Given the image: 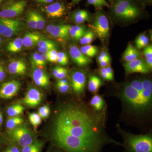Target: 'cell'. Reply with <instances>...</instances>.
<instances>
[{
	"label": "cell",
	"mask_w": 152,
	"mask_h": 152,
	"mask_svg": "<svg viewBox=\"0 0 152 152\" xmlns=\"http://www.w3.org/2000/svg\"><path fill=\"white\" fill-rule=\"evenodd\" d=\"M107 108L96 111L85 102H69L60 105L51 130L54 146L66 152H103L109 144L122 146L107 134Z\"/></svg>",
	"instance_id": "obj_1"
},
{
	"label": "cell",
	"mask_w": 152,
	"mask_h": 152,
	"mask_svg": "<svg viewBox=\"0 0 152 152\" xmlns=\"http://www.w3.org/2000/svg\"><path fill=\"white\" fill-rule=\"evenodd\" d=\"M116 96L121 101L123 113L130 122L143 126L150 122L152 110V83L137 79L121 85Z\"/></svg>",
	"instance_id": "obj_2"
},
{
	"label": "cell",
	"mask_w": 152,
	"mask_h": 152,
	"mask_svg": "<svg viewBox=\"0 0 152 152\" xmlns=\"http://www.w3.org/2000/svg\"><path fill=\"white\" fill-rule=\"evenodd\" d=\"M143 4L137 0H115L110 5V14L115 18L124 21L134 20L145 12Z\"/></svg>",
	"instance_id": "obj_3"
},
{
	"label": "cell",
	"mask_w": 152,
	"mask_h": 152,
	"mask_svg": "<svg viewBox=\"0 0 152 152\" xmlns=\"http://www.w3.org/2000/svg\"><path fill=\"white\" fill-rule=\"evenodd\" d=\"M116 128L124 140L122 146L124 148V152H152V136L151 133L134 134L123 130L119 124H116Z\"/></svg>",
	"instance_id": "obj_4"
},
{
	"label": "cell",
	"mask_w": 152,
	"mask_h": 152,
	"mask_svg": "<svg viewBox=\"0 0 152 152\" xmlns=\"http://www.w3.org/2000/svg\"><path fill=\"white\" fill-rule=\"evenodd\" d=\"M9 141L20 148L29 145L36 140L35 135L27 126L21 125L8 131Z\"/></svg>",
	"instance_id": "obj_5"
},
{
	"label": "cell",
	"mask_w": 152,
	"mask_h": 152,
	"mask_svg": "<svg viewBox=\"0 0 152 152\" xmlns=\"http://www.w3.org/2000/svg\"><path fill=\"white\" fill-rule=\"evenodd\" d=\"M92 23L89 25V26L98 37L104 39L108 37L110 30L109 21L102 9H97Z\"/></svg>",
	"instance_id": "obj_6"
},
{
	"label": "cell",
	"mask_w": 152,
	"mask_h": 152,
	"mask_svg": "<svg viewBox=\"0 0 152 152\" xmlns=\"http://www.w3.org/2000/svg\"><path fill=\"white\" fill-rule=\"evenodd\" d=\"M71 86L74 93L77 96L83 95L87 82L86 72L83 70H76L71 75Z\"/></svg>",
	"instance_id": "obj_7"
},
{
	"label": "cell",
	"mask_w": 152,
	"mask_h": 152,
	"mask_svg": "<svg viewBox=\"0 0 152 152\" xmlns=\"http://www.w3.org/2000/svg\"><path fill=\"white\" fill-rule=\"evenodd\" d=\"M21 23L17 19L0 18V35L10 38L19 32Z\"/></svg>",
	"instance_id": "obj_8"
},
{
	"label": "cell",
	"mask_w": 152,
	"mask_h": 152,
	"mask_svg": "<svg viewBox=\"0 0 152 152\" xmlns=\"http://www.w3.org/2000/svg\"><path fill=\"white\" fill-rule=\"evenodd\" d=\"M26 5V1H10L7 3L0 11V18L12 19L23 12Z\"/></svg>",
	"instance_id": "obj_9"
},
{
	"label": "cell",
	"mask_w": 152,
	"mask_h": 152,
	"mask_svg": "<svg viewBox=\"0 0 152 152\" xmlns=\"http://www.w3.org/2000/svg\"><path fill=\"white\" fill-rule=\"evenodd\" d=\"M42 10L48 18H59L66 14L68 7L63 2L57 1L45 7Z\"/></svg>",
	"instance_id": "obj_10"
},
{
	"label": "cell",
	"mask_w": 152,
	"mask_h": 152,
	"mask_svg": "<svg viewBox=\"0 0 152 152\" xmlns=\"http://www.w3.org/2000/svg\"><path fill=\"white\" fill-rule=\"evenodd\" d=\"M125 72L127 75L139 73L143 74L149 73L151 69L141 59L138 58L130 62H126L124 64Z\"/></svg>",
	"instance_id": "obj_11"
},
{
	"label": "cell",
	"mask_w": 152,
	"mask_h": 152,
	"mask_svg": "<svg viewBox=\"0 0 152 152\" xmlns=\"http://www.w3.org/2000/svg\"><path fill=\"white\" fill-rule=\"evenodd\" d=\"M42 93L37 89L31 87L28 89L21 102L29 107H36L41 103L43 99Z\"/></svg>",
	"instance_id": "obj_12"
},
{
	"label": "cell",
	"mask_w": 152,
	"mask_h": 152,
	"mask_svg": "<svg viewBox=\"0 0 152 152\" xmlns=\"http://www.w3.org/2000/svg\"><path fill=\"white\" fill-rule=\"evenodd\" d=\"M20 87V82L15 80L4 83L0 87V98L4 99H12L18 93Z\"/></svg>",
	"instance_id": "obj_13"
},
{
	"label": "cell",
	"mask_w": 152,
	"mask_h": 152,
	"mask_svg": "<svg viewBox=\"0 0 152 152\" xmlns=\"http://www.w3.org/2000/svg\"><path fill=\"white\" fill-rule=\"evenodd\" d=\"M69 53L73 61L79 66H86L91 63V59L84 55L75 45H71L69 47Z\"/></svg>",
	"instance_id": "obj_14"
},
{
	"label": "cell",
	"mask_w": 152,
	"mask_h": 152,
	"mask_svg": "<svg viewBox=\"0 0 152 152\" xmlns=\"http://www.w3.org/2000/svg\"><path fill=\"white\" fill-rule=\"evenodd\" d=\"M32 77L38 86L47 88L50 86V77L48 73L42 69L36 68L33 70Z\"/></svg>",
	"instance_id": "obj_15"
},
{
	"label": "cell",
	"mask_w": 152,
	"mask_h": 152,
	"mask_svg": "<svg viewBox=\"0 0 152 152\" xmlns=\"http://www.w3.org/2000/svg\"><path fill=\"white\" fill-rule=\"evenodd\" d=\"M8 69L10 73L12 75H23L26 72V65L21 60L13 61L9 64Z\"/></svg>",
	"instance_id": "obj_16"
},
{
	"label": "cell",
	"mask_w": 152,
	"mask_h": 152,
	"mask_svg": "<svg viewBox=\"0 0 152 152\" xmlns=\"http://www.w3.org/2000/svg\"><path fill=\"white\" fill-rule=\"evenodd\" d=\"M91 14L86 10H79L74 11L71 15V18L75 23L82 24L89 20Z\"/></svg>",
	"instance_id": "obj_17"
},
{
	"label": "cell",
	"mask_w": 152,
	"mask_h": 152,
	"mask_svg": "<svg viewBox=\"0 0 152 152\" xmlns=\"http://www.w3.org/2000/svg\"><path fill=\"white\" fill-rule=\"evenodd\" d=\"M141 55L140 52L139 51L132 45L129 44L124 53L123 59L126 62H130L140 58Z\"/></svg>",
	"instance_id": "obj_18"
},
{
	"label": "cell",
	"mask_w": 152,
	"mask_h": 152,
	"mask_svg": "<svg viewBox=\"0 0 152 152\" xmlns=\"http://www.w3.org/2000/svg\"><path fill=\"white\" fill-rule=\"evenodd\" d=\"M70 26L68 25H59L55 26L50 33L51 35L57 38L64 39L69 35V29Z\"/></svg>",
	"instance_id": "obj_19"
},
{
	"label": "cell",
	"mask_w": 152,
	"mask_h": 152,
	"mask_svg": "<svg viewBox=\"0 0 152 152\" xmlns=\"http://www.w3.org/2000/svg\"><path fill=\"white\" fill-rule=\"evenodd\" d=\"M90 105L96 111H102L107 108L104 100L100 95L96 94L92 98L90 102Z\"/></svg>",
	"instance_id": "obj_20"
},
{
	"label": "cell",
	"mask_w": 152,
	"mask_h": 152,
	"mask_svg": "<svg viewBox=\"0 0 152 152\" xmlns=\"http://www.w3.org/2000/svg\"><path fill=\"white\" fill-rule=\"evenodd\" d=\"M102 84V81L99 77L95 75H91L88 83V89L91 92L96 95Z\"/></svg>",
	"instance_id": "obj_21"
},
{
	"label": "cell",
	"mask_w": 152,
	"mask_h": 152,
	"mask_svg": "<svg viewBox=\"0 0 152 152\" xmlns=\"http://www.w3.org/2000/svg\"><path fill=\"white\" fill-rule=\"evenodd\" d=\"M86 31L83 26L75 25L70 26L69 29V35L76 41L80 40Z\"/></svg>",
	"instance_id": "obj_22"
},
{
	"label": "cell",
	"mask_w": 152,
	"mask_h": 152,
	"mask_svg": "<svg viewBox=\"0 0 152 152\" xmlns=\"http://www.w3.org/2000/svg\"><path fill=\"white\" fill-rule=\"evenodd\" d=\"M23 45L30 48L37 44L41 39V37L35 33H28L26 34L23 39Z\"/></svg>",
	"instance_id": "obj_23"
},
{
	"label": "cell",
	"mask_w": 152,
	"mask_h": 152,
	"mask_svg": "<svg viewBox=\"0 0 152 152\" xmlns=\"http://www.w3.org/2000/svg\"><path fill=\"white\" fill-rule=\"evenodd\" d=\"M45 145L43 141L36 139L32 143L21 148V152H42Z\"/></svg>",
	"instance_id": "obj_24"
},
{
	"label": "cell",
	"mask_w": 152,
	"mask_h": 152,
	"mask_svg": "<svg viewBox=\"0 0 152 152\" xmlns=\"http://www.w3.org/2000/svg\"><path fill=\"white\" fill-rule=\"evenodd\" d=\"M48 61L46 54L40 53H34L31 57L32 63L34 66L37 67H42L45 65Z\"/></svg>",
	"instance_id": "obj_25"
},
{
	"label": "cell",
	"mask_w": 152,
	"mask_h": 152,
	"mask_svg": "<svg viewBox=\"0 0 152 152\" xmlns=\"http://www.w3.org/2000/svg\"><path fill=\"white\" fill-rule=\"evenodd\" d=\"M23 45V39L18 38L10 42L7 46V51L11 53H18L21 50Z\"/></svg>",
	"instance_id": "obj_26"
},
{
	"label": "cell",
	"mask_w": 152,
	"mask_h": 152,
	"mask_svg": "<svg viewBox=\"0 0 152 152\" xmlns=\"http://www.w3.org/2000/svg\"><path fill=\"white\" fill-rule=\"evenodd\" d=\"M98 72L101 77L105 80L110 81L114 80L113 71L110 66L101 67Z\"/></svg>",
	"instance_id": "obj_27"
},
{
	"label": "cell",
	"mask_w": 152,
	"mask_h": 152,
	"mask_svg": "<svg viewBox=\"0 0 152 152\" xmlns=\"http://www.w3.org/2000/svg\"><path fill=\"white\" fill-rule=\"evenodd\" d=\"M24 107L20 104H15L9 107L7 109V113L10 117L18 116L25 110Z\"/></svg>",
	"instance_id": "obj_28"
},
{
	"label": "cell",
	"mask_w": 152,
	"mask_h": 152,
	"mask_svg": "<svg viewBox=\"0 0 152 152\" xmlns=\"http://www.w3.org/2000/svg\"><path fill=\"white\" fill-rule=\"evenodd\" d=\"M80 50L85 56L90 58H93L98 53V49L95 46L91 45H86L82 46Z\"/></svg>",
	"instance_id": "obj_29"
},
{
	"label": "cell",
	"mask_w": 152,
	"mask_h": 152,
	"mask_svg": "<svg viewBox=\"0 0 152 152\" xmlns=\"http://www.w3.org/2000/svg\"><path fill=\"white\" fill-rule=\"evenodd\" d=\"M23 122L24 120L21 117H10V118L7 120L6 127L10 130L22 125Z\"/></svg>",
	"instance_id": "obj_30"
},
{
	"label": "cell",
	"mask_w": 152,
	"mask_h": 152,
	"mask_svg": "<svg viewBox=\"0 0 152 152\" xmlns=\"http://www.w3.org/2000/svg\"><path fill=\"white\" fill-rule=\"evenodd\" d=\"M94 37L95 34L92 31H86L80 40V43L83 45H90L92 42Z\"/></svg>",
	"instance_id": "obj_31"
},
{
	"label": "cell",
	"mask_w": 152,
	"mask_h": 152,
	"mask_svg": "<svg viewBox=\"0 0 152 152\" xmlns=\"http://www.w3.org/2000/svg\"><path fill=\"white\" fill-rule=\"evenodd\" d=\"M148 38L145 34H141L136 40V45L137 48L140 50L147 46L148 43Z\"/></svg>",
	"instance_id": "obj_32"
},
{
	"label": "cell",
	"mask_w": 152,
	"mask_h": 152,
	"mask_svg": "<svg viewBox=\"0 0 152 152\" xmlns=\"http://www.w3.org/2000/svg\"><path fill=\"white\" fill-rule=\"evenodd\" d=\"M87 2L88 4L95 7L96 10L102 9L104 7H110V5L106 0H87Z\"/></svg>",
	"instance_id": "obj_33"
},
{
	"label": "cell",
	"mask_w": 152,
	"mask_h": 152,
	"mask_svg": "<svg viewBox=\"0 0 152 152\" xmlns=\"http://www.w3.org/2000/svg\"><path fill=\"white\" fill-rule=\"evenodd\" d=\"M28 118L30 123L34 127H37L42 123V118L37 113H30L28 115Z\"/></svg>",
	"instance_id": "obj_34"
},
{
	"label": "cell",
	"mask_w": 152,
	"mask_h": 152,
	"mask_svg": "<svg viewBox=\"0 0 152 152\" xmlns=\"http://www.w3.org/2000/svg\"><path fill=\"white\" fill-rule=\"evenodd\" d=\"M36 23V29L42 30L45 28V22L43 17L39 13L34 11Z\"/></svg>",
	"instance_id": "obj_35"
},
{
	"label": "cell",
	"mask_w": 152,
	"mask_h": 152,
	"mask_svg": "<svg viewBox=\"0 0 152 152\" xmlns=\"http://www.w3.org/2000/svg\"><path fill=\"white\" fill-rule=\"evenodd\" d=\"M26 21L28 26L31 28L36 29L35 17L34 11H30L27 15Z\"/></svg>",
	"instance_id": "obj_36"
},
{
	"label": "cell",
	"mask_w": 152,
	"mask_h": 152,
	"mask_svg": "<svg viewBox=\"0 0 152 152\" xmlns=\"http://www.w3.org/2000/svg\"><path fill=\"white\" fill-rule=\"evenodd\" d=\"M50 110L48 105L42 106L38 110V114L43 119L48 118L50 116Z\"/></svg>",
	"instance_id": "obj_37"
},
{
	"label": "cell",
	"mask_w": 152,
	"mask_h": 152,
	"mask_svg": "<svg viewBox=\"0 0 152 152\" xmlns=\"http://www.w3.org/2000/svg\"><path fill=\"white\" fill-rule=\"evenodd\" d=\"M39 48H48L56 49V46L55 42L50 40L41 39L37 43Z\"/></svg>",
	"instance_id": "obj_38"
},
{
	"label": "cell",
	"mask_w": 152,
	"mask_h": 152,
	"mask_svg": "<svg viewBox=\"0 0 152 152\" xmlns=\"http://www.w3.org/2000/svg\"><path fill=\"white\" fill-rule=\"evenodd\" d=\"M57 62L62 66H66L69 62V58L67 55L63 52L58 53Z\"/></svg>",
	"instance_id": "obj_39"
},
{
	"label": "cell",
	"mask_w": 152,
	"mask_h": 152,
	"mask_svg": "<svg viewBox=\"0 0 152 152\" xmlns=\"http://www.w3.org/2000/svg\"><path fill=\"white\" fill-rule=\"evenodd\" d=\"M58 52L56 49H52L46 54L48 61L52 63L57 62Z\"/></svg>",
	"instance_id": "obj_40"
},
{
	"label": "cell",
	"mask_w": 152,
	"mask_h": 152,
	"mask_svg": "<svg viewBox=\"0 0 152 152\" xmlns=\"http://www.w3.org/2000/svg\"><path fill=\"white\" fill-rule=\"evenodd\" d=\"M56 88L60 93L61 94H66L69 91L70 85L69 83L65 84H59L57 83Z\"/></svg>",
	"instance_id": "obj_41"
},
{
	"label": "cell",
	"mask_w": 152,
	"mask_h": 152,
	"mask_svg": "<svg viewBox=\"0 0 152 152\" xmlns=\"http://www.w3.org/2000/svg\"><path fill=\"white\" fill-rule=\"evenodd\" d=\"M1 152H21V151L20 147L15 144L10 143Z\"/></svg>",
	"instance_id": "obj_42"
},
{
	"label": "cell",
	"mask_w": 152,
	"mask_h": 152,
	"mask_svg": "<svg viewBox=\"0 0 152 152\" xmlns=\"http://www.w3.org/2000/svg\"><path fill=\"white\" fill-rule=\"evenodd\" d=\"M68 75V71L66 69L64 68L61 67L59 73L56 77V78L58 80H61L64 78H66Z\"/></svg>",
	"instance_id": "obj_43"
},
{
	"label": "cell",
	"mask_w": 152,
	"mask_h": 152,
	"mask_svg": "<svg viewBox=\"0 0 152 152\" xmlns=\"http://www.w3.org/2000/svg\"><path fill=\"white\" fill-rule=\"evenodd\" d=\"M143 53L146 58H152V46L150 45L145 47L144 49Z\"/></svg>",
	"instance_id": "obj_44"
},
{
	"label": "cell",
	"mask_w": 152,
	"mask_h": 152,
	"mask_svg": "<svg viewBox=\"0 0 152 152\" xmlns=\"http://www.w3.org/2000/svg\"><path fill=\"white\" fill-rule=\"evenodd\" d=\"M106 59H110V58L107 52L103 51L101 52L100 54L98 57V61Z\"/></svg>",
	"instance_id": "obj_45"
},
{
	"label": "cell",
	"mask_w": 152,
	"mask_h": 152,
	"mask_svg": "<svg viewBox=\"0 0 152 152\" xmlns=\"http://www.w3.org/2000/svg\"><path fill=\"white\" fill-rule=\"evenodd\" d=\"M101 67H106L110 65L111 59H106L98 61Z\"/></svg>",
	"instance_id": "obj_46"
},
{
	"label": "cell",
	"mask_w": 152,
	"mask_h": 152,
	"mask_svg": "<svg viewBox=\"0 0 152 152\" xmlns=\"http://www.w3.org/2000/svg\"><path fill=\"white\" fill-rule=\"evenodd\" d=\"M6 76L4 68L0 65V82H1L5 78Z\"/></svg>",
	"instance_id": "obj_47"
},
{
	"label": "cell",
	"mask_w": 152,
	"mask_h": 152,
	"mask_svg": "<svg viewBox=\"0 0 152 152\" xmlns=\"http://www.w3.org/2000/svg\"><path fill=\"white\" fill-rule=\"evenodd\" d=\"M61 68V67L57 66L55 67L53 69V75L55 78H56V77L58 75V74L59 73Z\"/></svg>",
	"instance_id": "obj_48"
},
{
	"label": "cell",
	"mask_w": 152,
	"mask_h": 152,
	"mask_svg": "<svg viewBox=\"0 0 152 152\" xmlns=\"http://www.w3.org/2000/svg\"><path fill=\"white\" fill-rule=\"evenodd\" d=\"M145 62L148 66L150 69H151L152 68V58H146Z\"/></svg>",
	"instance_id": "obj_49"
},
{
	"label": "cell",
	"mask_w": 152,
	"mask_h": 152,
	"mask_svg": "<svg viewBox=\"0 0 152 152\" xmlns=\"http://www.w3.org/2000/svg\"><path fill=\"white\" fill-rule=\"evenodd\" d=\"M55 26H56L54 25H50L48 26L46 28L47 31L48 32V33H49V34H50V33H51L52 31L53 30Z\"/></svg>",
	"instance_id": "obj_50"
},
{
	"label": "cell",
	"mask_w": 152,
	"mask_h": 152,
	"mask_svg": "<svg viewBox=\"0 0 152 152\" xmlns=\"http://www.w3.org/2000/svg\"><path fill=\"white\" fill-rule=\"evenodd\" d=\"M38 2L41 4H48L53 2L54 0H36Z\"/></svg>",
	"instance_id": "obj_51"
},
{
	"label": "cell",
	"mask_w": 152,
	"mask_h": 152,
	"mask_svg": "<svg viewBox=\"0 0 152 152\" xmlns=\"http://www.w3.org/2000/svg\"><path fill=\"white\" fill-rule=\"evenodd\" d=\"M137 1L143 4H149L152 3V0H137Z\"/></svg>",
	"instance_id": "obj_52"
},
{
	"label": "cell",
	"mask_w": 152,
	"mask_h": 152,
	"mask_svg": "<svg viewBox=\"0 0 152 152\" xmlns=\"http://www.w3.org/2000/svg\"><path fill=\"white\" fill-rule=\"evenodd\" d=\"M56 148L57 149L55 150L53 152H66L64 151V150L60 148H58V147H56Z\"/></svg>",
	"instance_id": "obj_53"
},
{
	"label": "cell",
	"mask_w": 152,
	"mask_h": 152,
	"mask_svg": "<svg viewBox=\"0 0 152 152\" xmlns=\"http://www.w3.org/2000/svg\"><path fill=\"white\" fill-rule=\"evenodd\" d=\"M3 115L2 114L1 112L0 111V126L2 125L3 123Z\"/></svg>",
	"instance_id": "obj_54"
},
{
	"label": "cell",
	"mask_w": 152,
	"mask_h": 152,
	"mask_svg": "<svg viewBox=\"0 0 152 152\" xmlns=\"http://www.w3.org/2000/svg\"><path fill=\"white\" fill-rule=\"evenodd\" d=\"M81 0H72V2L73 4H77L80 2Z\"/></svg>",
	"instance_id": "obj_55"
},
{
	"label": "cell",
	"mask_w": 152,
	"mask_h": 152,
	"mask_svg": "<svg viewBox=\"0 0 152 152\" xmlns=\"http://www.w3.org/2000/svg\"><path fill=\"white\" fill-rule=\"evenodd\" d=\"M115 0H108V1L110 3V4H113V3L114 2Z\"/></svg>",
	"instance_id": "obj_56"
},
{
	"label": "cell",
	"mask_w": 152,
	"mask_h": 152,
	"mask_svg": "<svg viewBox=\"0 0 152 152\" xmlns=\"http://www.w3.org/2000/svg\"><path fill=\"white\" fill-rule=\"evenodd\" d=\"M2 42V38L1 37V36H0V45H1V43Z\"/></svg>",
	"instance_id": "obj_57"
},
{
	"label": "cell",
	"mask_w": 152,
	"mask_h": 152,
	"mask_svg": "<svg viewBox=\"0 0 152 152\" xmlns=\"http://www.w3.org/2000/svg\"><path fill=\"white\" fill-rule=\"evenodd\" d=\"M2 143V140L1 139V137H0V145Z\"/></svg>",
	"instance_id": "obj_58"
},
{
	"label": "cell",
	"mask_w": 152,
	"mask_h": 152,
	"mask_svg": "<svg viewBox=\"0 0 152 152\" xmlns=\"http://www.w3.org/2000/svg\"><path fill=\"white\" fill-rule=\"evenodd\" d=\"M3 0H0V3Z\"/></svg>",
	"instance_id": "obj_59"
}]
</instances>
